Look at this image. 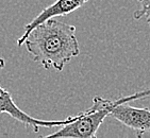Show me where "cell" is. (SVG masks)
<instances>
[{
    "instance_id": "5b68a950",
    "label": "cell",
    "mask_w": 150,
    "mask_h": 138,
    "mask_svg": "<svg viewBox=\"0 0 150 138\" xmlns=\"http://www.w3.org/2000/svg\"><path fill=\"white\" fill-rule=\"evenodd\" d=\"M90 0H57L42 10L40 14L34 17L28 25L25 26V29L21 36L17 39V46L20 47L23 45V42L28 36L29 32L38 23H43L45 20L51 17H59V16H65V15L72 13L74 11L78 10L82 6H84Z\"/></svg>"
},
{
    "instance_id": "52a82bcc",
    "label": "cell",
    "mask_w": 150,
    "mask_h": 138,
    "mask_svg": "<svg viewBox=\"0 0 150 138\" xmlns=\"http://www.w3.org/2000/svg\"><path fill=\"white\" fill-rule=\"evenodd\" d=\"M4 67H6V61L2 58H0V69H3Z\"/></svg>"
},
{
    "instance_id": "3957f363",
    "label": "cell",
    "mask_w": 150,
    "mask_h": 138,
    "mask_svg": "<svg viewBox=\"0 0 150 138\" xmlns=\"http://www.w3.org/2000/svg\"><path fill=\"white\" fill-rule=\"evenodd\" d=\"M0 114H8L20 123L33 127L34 132H38L40 127H60L74 119V116L63 120H43L34 118L20 109L15 103L12 95L0 84Z\"/></svg>"
},
{
    "instance_id": "6da1fadb",
    "label": "cell",
    "mask_w": 150,
    "mask_h": 138,
    "mask_svg": "<svg viewBox=\"0 0 150 138\" xmlns=\"http://www.w3.org/2000/svg\"><path fill=\"white\" fill-rule=\"evenodd\" d=\"M23 45L35 63L45 69L62 71L80 54L76 27L51 17L38 23L29 32Z\"/></svg>"
},
{
    "instance_id": "7a4b0ae2",
    "label": "cell",
    "mask_w": 150,
    "mask_h": 138,
    "mask_svg": "<svg viewBox=\"0 0 150 138\" xmlns=\"http://www.w3.org/2000/svg\"><path fill=\"white\" fill-rule=\"evenodd\" d=\"M150 97V87L130 96H124L116 100L104 99L96 96L93 99V104L90 108L74 116V119L66 124L60 127L57 132L46 135L50 137H72V138H95L97 131L103 123L104 119L110 116L111 111L118 103H130L132 101Z\"/></svg>"
},
{
    "instance_id": "277c9868",
    "label": "cell",
    "mask_w": 150,
    "mask_h": 138,
    "mask_svg": "<svg viewBox=\"0 0 150 138\" xmlns=\"http://www.w3.org/2000/svg\"><path fill=\"white\" fill-rule=\"evenodd\" d=\"M110 116L129 129L134 130L137 137L150 132V109L134 107L128 103H118L113 107Z\"/></svg>"
},
{
    "instance_id": "8992f818",
    "label": "cell",
    "mask_w": 150,
    "mask_h": 138,
    "mask_svg": "<svg viewBox=\"0 0 150 138\" xmlns=\"http://www.w3.org/2000/svg\"><path fill=\"white\" fill-rule=\"evenodd\" d=\"M141 4V9L136 10L133 13V18L136 20L145 17L146 21L150 27V0H137Z\"/></svg>"
}]
</instances>
